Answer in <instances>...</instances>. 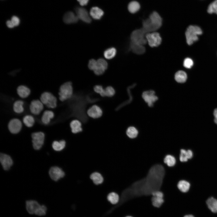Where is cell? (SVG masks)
Instances as JSON below:
<instances>
[{
	"label": "cell",
	"instance_id": "39",
	"mask_svg": "<svg viewBox=\"0 0 217 217\" xmlns=\"http://www.w3.org/2000/svg\"><path fill=\"white\" fill-rule=\"evenodd\" d=\"M47 209V208L46 205L43 204L41 205L35 215L39 216H44L46 214Z\"/></svg>",
	"mask_w": 217,
	"mask_h": 217
},
{
	"label": "cell",
	"instance_id": "3",
	"mask_svg": "<svg viewBox=\"0 0 217 217\" xmlns=\"http://www.w3.org/2000/svg\"><path fill=\"white\" fill-rule=\"evenodd\" d=\"M73 92L72 83L70 82L64 83L60 87L58 95L59 99L62 101L70 98Z\"/></svg>",
	"mask_w": 217,
	"mask_h": 217
},
{
	"label": "cell",
	"instance_id": "13",
	"mask_svg": "<svg viewBox=\"0 0 217 217\" xmlns=\"http://www.w3.org/2000/svg\"><path fill=\"white\" fill-rule=\"evenodd\" d=\"M75 11L78 19L86 23H90L91 22V18L87 11L85 9L78 7L76 9Z\"/></svg>",
	"mask_w": 217,
	"mask_h": 217
},
{
	"label": "cell",
	"instance_id": "21",
	"mask_svg": "<svg viewBox=\"0 0 217 217\" xmlns=\"http://www.w3.org/2000/svg\"><path fill=\"white\" fill-rule=\"evenodd\" d=\"M18 95L22 98H25L30 94V89L24 85H20L18 87L17 89Z\"/></svg>",
	"mask_w": 217,
	"mask_h": 217
},
{
	"label": "cell",
	"instance_id": "38",
	"mask_svg": "<svg viewBox=\"0 0 217 217\" xmlns=\"http://www.w3.org/2000/svg\"><path fill=\"white\" fill-rule=\"evenodd\" d=\"M104 93L105 96L111 97L114 95L115 91L112 87L108 86L104 89Z\"/></svg>",
	"mask_w": 217,
	"mask_h": 217
},
{
	"label": "cell",
	"instance_id": "23",
	"mask_svg": "<svg viewBox=\"0 0 217 217\" xmlns=\"http://www.w3.org/2000/svg\"><path fill=\"white\" fill-rule=\"evenodd\" d=\"M206 203L208 208L212 212L217 213V199L210 197L207 200Z\"/></svg>",
	"mask_w": 217,
	"mask_h": 217
},
{
	"label": "cell",
	"instance_id": "22",
	"mask_svg": "<svg viewBox=\"0 0 217 217\" xmlns=\"http://www.w3.org/2000/svg\"><path fill=\"white\" fill-rule=\"evenodd\" d=\"M177 186L181 192L186 193L189 190L190 187V184L187 181L184 180H181L178 181Z\"/></svg>",
	"mask_w": 217,
	"mask_h": 217
},
{
	"label": "cell",
	"instance_id": "42",
	"mask_svg": "<svg viewBox=\"0 0 217 217\" xmlns=\"http://www.w3.org/2000/svg\"><path fill=\"white\" fill-rule=\"evenodd\" d=\"M193 65V61L190 58H187L184 60L183 62L184 66L187 68H190Z\"/></svg>",
	"mask_w": 217,
	"mask_h": 217
},
{
	"label": "cell",
	"instance_id": "34",
	"mask_svg": "<svg viewBox=\"0 0 217 217\" xmlns=\"http://www.w3.org/2000/svg\"><path fill=\"white\" fill-rule=\"evenodd\" d=\"M23 102L21 100H17L15 102L13 105L14 111L17 113H20L23 112L24 109L23 105Z\"/></svg>",
	"mask_w": 217,
	"mask_h": 217
},
{
	"label": "cell",
	"instance_id": "9",
	"mask_svg": "<svg viewBox=\"0 0 217 217\" xmlns=\"http://www.w3.org/2000/svg\"><path fill=\"white\" fill-rule=\"evenodd\" d=\"M39 202L36 200H27L25 202V208L27 212L30 214L35 215L41 206Z\"/></svg>",
	"mask_w": 217,
	"mask_h": 217
},
{
	"label": "cell",
	"instance_id": "37",
	"mask_svg": "<svg viewBox=\"0 0 217 217\" xmlns=\"http://www.w3.org/2000/svg\"><path fill=\"white\" fill-rule=\"evenodd\" d=\"M207 12L209 14L215 13L217 14V0H215L209 5Z\"/></svg>",
	"mask_w": 217,
	"mask_h": 217
},
{
	"label": "cell",
	"instance_id": "28",
	"mask_svg": "<svg viewBox=\"0 0 217 217\" xmlns=\"http://www.w3.org/2000/svg\"><path fill=\"white\" fill-rule=\"evenodd\" d=\"M116 53V49L114 47H111L105 50L103 53V55L105 58L111 59L115 56Z\"/></svg>",
	"mask_w": 217,
	"mask_h": 217
},
{
	"label": "cell",
	"instance_id": "30",
	"mask_svg": "<svg viewBox=\"0 0 217 217\" xmlns=\"http://www.w3.org/2000/svg\"><path fill=\"white\" fill-rule=\"evenodd\" d=\"M66 142L65 140H62L59 141H54L52 145L53 149L56 151H60L63 149L65 146Z\"/></svg>",
	"mask_w": 217,
	"mask_h": 217
},
{
	"label": "cell",
	"instance_id": "10",
	"mask_svg": "<svg viewBox=\"0 0 217 217\" xmlns=\"http://www.w3.org/2000/svg\"><path fill=\"white\" fill-rule=\"evenodd\" d=\"M49 174L51 179L55 181L63 178L65 175L64 172L57 166L52 167L49 170Z\"/></svg>",
	"mask_w": 217,
	"mask_h": 217
},
{
	"label": "cell",
	"instance_id": "29",
	"mask_svg": "<svg viewBox=\"0 0 217 217\" xmlns=\"http://www.w3.org/2000/svg\"><path fill=\"white\" fill-rule=\"evenodd\" d=\"M140 5L137 1H134L130 2L128 5V9L130 13H135L140 9Z\"/></svg>",
	"mask_w": 217,
	"mask_h": 217
},
{
	"label": "cell",
	"instance_id": "4",
	"mask_svg": "<svg viewBox=\"0 0 217 217\" xmlns=\"http://www.w3.org/2000/svg\"><path fill=\"white\" fill-rule=\"evenodd\" d=\"M146 34L142 28L134 30L131 35V42L143 46L147 41Z\"/></svg>",
	"mask_w": 217,
	"mask_h": 217
},
{
	"label": "cell",
	"instance_id": "17",
	"mask_svg": "<svg viewBox=\"0 0 217 217\" xmlns=\"http://www.w3.org/2000/svg\"><path fill=\"white\" fill-rule=\"evenodd\" d=\"M102 113V111L100 108L96 105H94L90 107L87 111L88 116L94 118L100 117Z\"/></svg>",
	"mask_w": 217,
	"mask_h": 217
},
{
	"label": "cell",
	"instance_id": "43",
	"mask_svg": "<svg viewBox=\"0 0 217 217\" xmlns=\"http://www.w3.org/2000/svg\"><path fill=\"white\" fill-rule=\"evenodd\" d=\"M11 20L14 25V27L18 26L20 24V19L17 16H13L11 17Z\"/></svg>",
	"mask_w": 217,
	"mask_h": 217
},
{
	"label": "cell",
	"instance_id": "15",
	"mask_svg": "<svg viewBox=\"0 0 217 217\" xmlns=\"http://www.w3.org/2000/svg\"><path fill=\"white\" fill-rule=\"evenodd\" d=\"M43 108V104L39 100H32L30 105V109L31 112L35 115H39Z\"/></svg>",
	"mask_w": 217,
	"mask_h": 217
},
{
	"label": "cell",
	"instance_id": "14",
	"mask_svg": "<svg viewBox=\"0 0 217 217\" xmlns=\"http://www.w3.org/2000/svg\"><path fill=\"white\" fill-rule=\"evenodd\" d=\"M97 61V66L93 71L96 75H101L105 72L108 68V64L106 61L102 58H99Z\"/></svg>",
	"mask_w": 217,
	"mask_h": 217
},
{
	"label": "cell",
	"instance_id": "45",
	"mask_svg": "<svg viewBox=\"0 0 217 217\" xmlns=\"http://www.w3.org/2000/svg\"><path fill=\"white\" fill-rule=\"evenodd\" d=\"M6 25L9 28H13L14 27V25L12 22L11 20H8L6 22Z\"/></svg>",
	"mask_w": 217,
	"mask_h": 217
},
{
	"label": "cell",
	"instance_id": "18",
	"mask_svg": "<svg viewBox=\"0 0 217 217\" xmlns=\"http://www.w3.org/2000/svg\"><path fill=\"white\" fill-rule=\"evenodd\" d=\"M78 19L76 14L71 11L66 12L63 17L64 22L68 24L75 23L78 21Z\"/></svg>",
	"mask_w": 217,
	"mask_h": 217
},
{
	"label": "cell",
	"instance_id": "32",
	"mask_svg": "<svg viewBox=\"0 0 217 217\" xmlns=\"http://www.w3.org/2000/svg\"><path fill=\"white\" fill-rule=\"evenodd\" d=\"M108 200L113 204H117L119 201V197L118 195L114 192L109 193L107 196Z\"/></svg>",
	"mask_w": 217,
	"mask_h": 217
},
{
	"label": "cell",
	"instance_id": "2",
	"mask_svg": "<svg viewBox=\"0 0 217 217\" xmlns=\"http://www.w3.org/2000/svg\"><path fill=\"white\" fill-rule=\"evenodd\" d=\"M148 27L152 31L159 29L162 26V19L159 14L156 11L153 12L149 17L146 19Z\"/></svg>",
	"mask_w": 217,
	"mask_h": 217
},
{
	"label": "cell",
	"instance_id": "5",
	"mask_svg": "<svg viewBox=\"0 0 217 217\" xmlns=\"http://www.w3.org/2000/svg\"><path fill=\"white\" fill-rule=\"evenodd\" d=\"M40 100L48 108H54L56 106V98L50 92H45L42 93L40 97Z\"/></svg>",
	"mask_w": 217,
	"mask_h": 217
},
{
	"label": "cell",
	"instance_id": "24",
	"mask_svg": "<svg viewBox=\"0 0 217 217\" xmlns=\"http://www.w3.org/2000/svg\"><path fill=\"white\" fill-rule=\"evenodd\" d=\"M54 116V114L52 111L46 110L43 114L41 118V121L43 124H47L50 122V119L53 118Z\"/></svg>",
	"mask_w": 217,
	"mask_h": 217
},
{
	"label": "cell",
	"instance_id": "46",
	"mask_svg": "<svg viewBox=\"0 0 217 217\" xmlns=\"http://www.w3.org/2000/svg\"><path fill=\"white\" fill-rule=\"evenodd\" d=\"M213 114L215 117L214 122L217 124V108L214 110Z\"/></svg>",
	"mask_w": 217,
	"mask_h": 217
},
{
	"label": "cell",
	"instance_id": "41",
	"mask_svg": "<svg viewBox=\"0 0 217 217\" xmlns=\"http://www.w3.org/2000/svg\"><path fill=\"white\" fill-rule=\"evenodd\" d=\"M97 65V60L94 59H92L89 61L88 67L90 70L94 71L96 69Z\"/></svg>",
	"mask_w": 217,
	"mask_h": 217
},
{
	"label": "cell",
	"instance_id": "26",
	"mask_svg": "<svg viewBox=\"0 0 217 217\" xmlns=\"http://www.w3.org/2000/svg\"><path fill=\"white\" fill-rule=\"evenodd\" d=\"M90 178L96 185L101 184L103 181V178L102 175L99 172H94L91 174Z\"/></svg>",
	"mask_w": 217,
	"mask_h": 217
},
{
	"label": "cell",
	"instance_id": "33",
	"mask_svg": "<svg viewBox=\"0 0 217 217\" xmlns=\"http://www.w3.org/2000/svg\"><path fill=\"white\" fill-rule=\"evenodd\" d=\"M164 162L168 167H172L176 164V160L175 158L171 155H167L165 157Z\"/></svg>",
	"mask_w": 217,
	"mask_h": 217
},
{
	"label": "cell",
	"instance_id": "35",
	"mask_svg": "<svg viewBox=\"0 0 217 217\" xmlns=\"http://www.w3.org/2000/svg\"><path fill=\"white\" fill-rule=\"evenodd\" d=\"M23 122L25 125L28 127H31L34 123V120L33 116L30 115H27L23 118Z\"/></svg>",
	"mask_w": 217,
	"mask_h": 217
},
{
	"label": "cell",
	"instance_id": "44",
	"mask_svg": "<svg viewBox=\"0 0 217 217\" xmlns=\"http://www.w3.org/2000/svg\"><path fill=\"white\" fill-rule=\"evenodd\" d=\"M79 3L80 5L83 6L86 5L88 2L89 0H77Z\"/></svg>",
	"mask_w": 217,
	"mask_h": 217
},
{
	"label": "cell",
	"instance_id": "36",
	"mask_svg": "<svg viewBox=\"0 0 217 217\" xmlns=\"http://www.w3.org/2000/svg\"><path fill=\"white\" fill-rule=\"evenodd\" d=\"M189 159L187 150L181 149L180 150L179 159L180 162H185Z\"/></svg>",
	"mask_w": 217,
	"mask_h": 217
},
{
	"label": "cell",
	"instance_id": "8",
	"mask_svg": "<svg viewBox=\"0 0 217 217\" xmlns=\"http://www.w3.org/2000/svg\"><path fill=\"white\" fill-rule=\"evenodd\" d=\"M151 195V202L152 205L156 207H160L165 201L163 193L160 190H157L153 192Z\"/></svg>",
	"mask_w": 217,
	"mask_h": 217
},
{
	"label": "cell",
	"instance_id": "20",
	"mask_svg": "<svg viewBox=\"0 0 217 217\" xmlns=\"http://www.w3.org/2000/svg\"><path fill=\"white\" fill-rule=\"evenodd\" d=\"M70 126L72 132L76 134L82 131V129L81 123L77 120L72 121L70 124Z\"/></svg>",
	"mask_w": 217,
	"mask_h": 217
},
{
	"label": "cell",
	"instance_id": "25",
	"mask_svg": "<svg viewBox=\"0 0 217 217\" xmlns=\"http://www.w3.org/2000/svg\"><path fill=\"white\" fill-rule=\"evenodd\" d=\"M130 48L134 53L138 54L143 53L145 51V49L143 45L136 44L131 42Z\"/></svg>",
	"mask_w": 217,
	"mask_h": 217
},
{
	"label": "cell",
	"instance_id": "1",
	"mask_svg": "<svg viewBox=\"0 0 217 217\" xmlns=\"http://www.w3.org/2000/svg\"><path fill=\"white\" fill-rule=\"evenodd\" d=\"M202 33V30L199 27L194 25L189 26L185 32L187 44L189 45L193 44L198 40V35H200Z\"/></svg>",
	"mask_w": 217,
	"mask_h": 217
},
{
	"label": "cell",
	"instance_id": "48",
	"mask_svg": "<svg viewBox=\"0 0 217 217\" xmlns=\"http://www.w3.org/2000/svg\"><path fill=\"white\" fill-rule=\"evenodd\" d=\"M125 217H133L131 216H126Z\"/></svg>",
	"mask_w": 217,
	"mask_h": 217
},
{
	"label": "cell",
	"instance_id": "19",
	"mask_svg": "<svg viewBox=\"0 0 217 217\" xmlns=\"http://www.w3.org/2000/svg\"><path fill=\"white\" fill-rule=\"evenodd\" d=\"M103 14L104 12L103 11L96 7L92 8L90 11V16L95 20L100 19Z\"/></svg>",
	"mask_w": 217,
	"mask_h": 217
},
{
	"label": "cell",
	"instance_id": "11",
	"mask_svg": "<svg viewBox=\"0 0 217 217\" xmlns=\"http://www.w3.org/2000/svg\"><path fill=\"white\" fill-rule=\"evenodd\" d=\"M22 123L18 119H11L8 124L9 130L12 134H16L19 132L22 128Z\"/></svg>",
	"mask_w": 217,
	"mask_h": 217
},
{
	"label": "cell",
	"instance_id": "12",
	"mask_svg": "<svg viewBox=\"0 0 217 217\" xmlns=\"http://www.w3.org/2000/svg\"><path fill=\"white\" fill-rule=\"evenodd\" d=\"M142 96L149 107L153 106V103L158 99V97L155 95V92L152 90L144 91Z\"/></svg>",
	"mask_w": 217,
	"mask_h": 217
},
{
	"label": "cell",
	"instance_id": "40",
	"mask_svg": "<svg viewBox=\"0 0 217 217\" xmlns=\"http://www.w3.org/2000/svg\"><path fill=\"white\" fill-rule=\"evenodd\" d=\"M94 91L102 96H105L104 89L101 85H96L94 87Z\"/></svg>",
	"mask_w": 217,
	"mask_h": 217
},
{
	"label": "cell",
	"instance_id": "27",
	"mask_svg": "<svg viewBox=\"0 0 217 217\" xmlns=\"http://www.w3.org/2000/svg\"><path fill=\"white\" fill-rule=\"evenodd\" d=\"M187 76L186 73L182 71H179L175 74V80L179 83L185 82L187 79Z\"/></svg>",
	"mask_w": 217,
	"mask_h": 217
},
{
	"label": "cell",
	"instance_id": "47",
	"mask_svg": "<svg viewBox=\"0 0 217 217\" xmlns=\"http://www.w3.org/2000/svg\"><path fill=\"white\" fill-rule=\"evenodd\" d=\"M184 217H194L193 215H185Z\"/></svg>",
	"mask_w": 217,
	"mask_h": 217
},
{
	"label": "cell",
	"instance_id": "7",
	"mask_svg": "<svg viewBox=\"0 0 217 217\" xmlns=\"http://www.w3.org/2000/svg\"><path fill=\"white\" fill-rule=\"evenodd\" d=\"M146 37L149 45L151 47L159 46L162 42V38L159 33L152 32L146 34Z\"/></svg>",
	"mask_w": 217,
	"mask_h": 217
},
{
	"label": "cell",
	"instance_id": "6",
	"mask_svg": "<svg viewBox=\"0 0 217 217\" xmlns=\"http://www.w3.org/2000/svg\"><path fill=\"white\" fill-rule=\"evenodd\" d=\"M32 142L33 148L39 149L43 145L45 138L44 133L41 132L33 133L32 134Z\"/></svg>",
	"mask_w": 217,
	"mask_h": 217
},
{
	"label": "cell",
	"instance_id": "31",
	"mask_svg": "<svg viewBox=\"0 0 217 217\" xmlns=\"http://www.w3.org/2000/svg\"><path fill=\"white\" fill-rule=\"evenodd\" d=\"M126 134L129 138L133 139L137 137L138 135V132L135 127H130L127 129Z\"/></svg>",
	"mask_w": 217,
	"mask_h": 217
},
{
	"label": "cell",
	"instance_id": "16",
	"mask_svg": "<svg viewBox=\"0 0 217 217\" xmlns=\"http://www.w3.org/2000/svg\"><path fill=\"white\" fill-rule=\"evenodd\" d=\"M0 161L3 169L5 170L9 169L13 164V161L11 157L5 154H0Z\"/></svg>",
	"mask_w": 217,
	"mask_h": 217
}]
</instances>
